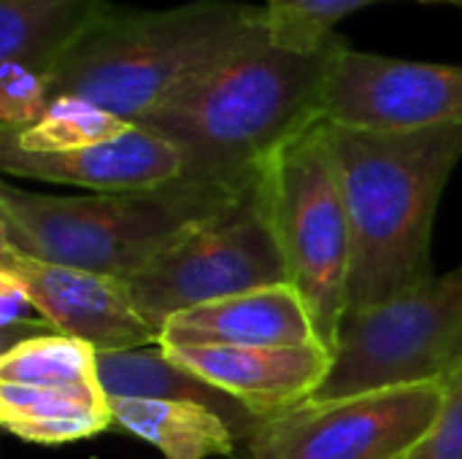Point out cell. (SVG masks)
Segmentation results:
<instances>
[{
    "mask_svg": "<svg viewBox=\"0 0 462 459\" xmlns=\"http://www.w3.org/2000/svg\"><path fill=\"white\" fill-rule=\"evenodd\" d=\"M344 46L333 35L319 51L298 54L265 41L192 78L135 124L181 149L184 176L249 189L287 143L325 122V81Z\"/></svg>",
    "mask_w": 462,
    "mask_h": 459,
    "instance_id": "6da1fadb",
    "label": "cell"
},
{
    "mask_svg": "<svg viewBox=\"0 0 462 459\" xmlns=\"http://www.w3.org/2000/svg\"><path fill=\"white\" fill-rule=\"evenodd\" d=\"M349 227L346 314L387 306L433 279V222L462 160V124L411 133L325 122Z\"/></svg>",
    "mask_w": 462,
    "mask_h": 459,
    "instance_id": "7a4b0ae2",
    "label": "cell"
},
{
    "mask_svg": "<svg viewBox=\"0 0 462 459\" xmlns=\"http://www.w3.org/2000/svg\"><path fill=\"white\" fill-rule=\"evenodd\" d=\"M265 41L268 8L236 0L168 11L108 5L46 78L51 100L81 97L135 124L192 78Z\"/></svg>",
    "mask_w": 462,
    "mask_h": 459,
    "instance_id": "3957f363",
    "label": "cell"
},
{
    "mask_svg": "<svg viewBox=\"0 0 462 459\" xmlns=\"http://www.w3.org/2000/svg\"><path fill=\"white\" fill-rule=\"evenodd\" d=\"M249 189L189 176L143 192L65 197L3 184L0 241L35 260L130 279Z\"/></svg>",
    "mask_w": 462,
    "mask_h": 459,
    "instance_id": "277c9868",
    "label": "cell"
},
{
    "mask_svg": "<svg viewBox=\"0 0 462 459\" xmlns=\"http://www.w3.org/2000/svg\"><path fill=\"white\" fill-rule=\"evenodd\" d=\"M260 184L290 284L306 300L317 333L333 354L346 317L352 227L325 122L287 143Z\"/></svg>",
    "mask_w": 462,
    "mask_h": 459,
    "instance_id": "5b68a950",
    "label": "cell"
},
{
    "mask_svg": "<svg viewBox=\"0 0 462 459\" xmlns=\"http://www.w3.org/2000/svg\"><path fill=\"white\" fill-rule=\"evenodd\" d=\"M462 368V265L420 289L360 314H346L333 363L311 403L374 390L447 384Z\"/></svg>",
    "mask_w": 462,
    "mask_h": 459,
    "instance_id": "8992f818",
    "label": "cell"
},
{
    "mask_svg": "<svg viewBox=\"0 0 462 459\" xmlns=\"http://www.w3.org/2000/svg\"><path fill=\"white\" fill-rule=\"evenodd\" d=\"M125 281L135 308L157 333L181 311L252 289L290 284L263 184L257 181L233 208L184 235Z\"/></svg>",
    "mask_w": 462,
    "mask_h": 459,
    "instance_id": "52a82bcc",
    "label": "cell"
},
{
    "mask_svg": "<svg viewBox=\"0 0 462 459\" xmlns=\"http://www.w3.org/2000/svg\"><path fill=\"white\" fill-rule=\"evenodd\" d=\"M444 400L441 381L306 400L260 422L241 459H403L425 441Z\"/></svg>",
    "mask_w": 462,
    "mask_h": 459,
    "instance_id": "ba28073f",
    "label": "cell"
},
{
    "mask_svg": "<svg viewBox=\"0 0 462 459\" xmlns=\"http://www.w3.org/2000/svg\"><path fill=\"white\" fill-rule=\"evenodd\" d=\"M325 122L411 133L462 124V65H439L355 51L344 46L322 95Z\"/></svg>",
    "mask_w": 462,
    "mask_h": 459,
    "instance_id": "9c48e42d",
    "label": "cell"
},
{
    "mask_svg": "<svg viewBox=\"0 0 462 459\" xmlns=\"http://www.w3.org/2000/svg\"><path fill=\"white\" fill-rule=\"evenodd\" d=\"M0 268L22 281L38 314L60 335L79 338L95 352H130L160 344V333L135 308L125 279L35 260L3 241Z\"/></svg>",
    "mask_w": 462,
    "mask_h": 459,
    "instance_id": "30bf717a",
    "label": "cell"
},
{
    "mask_svg": "<svg viewBox=\"0 0 462 459\" xmlns=\"http://www.w3.org/2000/svg\"><path fill=\"white\" fill-rule=\"evenodd\" d=\"M0 170L5 176L116 195L171 184L184 176L187 160L176 143L135 124L119 138L65 154H27L0 138Z\"/></svg>",
    "mask_w": 462,
    "mask_h": 459,
    "instance_id": "8fae6325",
    "label": "cell"
},
{
    "mask_svg": "<svg viewBox=\"0 0 462 459\" xmlns=\"http://www.w3.org/2000/svg\"><path fill=\"white\" fill-rule=\"evenodd\" d=\"M181 368L222 390L257 419H271L306 403L330 371L333 354L322 346H162Z\"/></svg>",
    "mask_w": 462,
    "mask_h": 459,
    "instance_id": "7c38bea8",
    "label": "cell"
},
{
    "mask_svg": "<svg viewBox=\"0 0 462 459\" xmlns=\"http://www.w3.org/2000/svg\"><path fill=\"white\" fill-rule=\"evenodd\" d=\"M160 346H322L311 311L292 284L252 289L176 314L160 333Z\"/></svg>",
    "mask_w": 462,
    "mask_h": 459,
    "instance_id": "4fadbf2b",
    "label": "cell"
},
{
    "mask_svg": "<svg viewBox=\"0 0 462 459\" xmlns=\"http://www.w3.org/2000/svg\"><path fill=\"white\" fill-rule=\"evenodd\" d=\"M97 381L108 400H179L206 406L233 427L241 446L263 422L238 400L173 363L160 344L130 352H97Z\"/></svg>",
    "mask_w": 462,
    "mask_h": 459,
    "instance_id": "5bb4252c",
    "label": "cell"
},
{
    "mask_svg": "<svg viewBox=\"0 0 462 459\" xmlns=\"http://www.w3.org/2000/svg\"><path fill=\"white\" fill-rule=\"evenodd\" d=\"M108 5V0H0V62H22L46 76Z\"/></svg>",
    "mask_w": 462,
    "mask_h": 459,
    "instance_id": "9a60e30c",
    "label": "cell"
},
{
    "mask_svg": "<svg viewBox=\"0 0 462 459\" xmlns=\"http://www.w3.org/2000/svg\"><path fill=\"white\" fill-rule=\"evenodd\" d=\"M114 422L130 436L152 444L162 459L236 457L233 427L211 409L179 400H111Z\"/></svg>",
    "mask_w": 462,
    "mask_h": 459,
    "instance_id": "2e32d148",
    "label": "cell"
},
{
    "mask_svg": "<svg viewBox=\"0 0 462 459\" xmlns=\"http://www.w3.org/2000/svg\"><path fill=\"white\" fill-rule=\"evenodd\" d=\"M0 384L76 387L97 381V352L70 335L49 333L19 341L0 357Z\"/></svg>",
    "mask_w": 462,
    "mask_h": 459,
    "instance_id": "e0dca14e",
    "label": "cell"
},
{
    "mask_svg": "<svg viewBox=\"0 0 462 459\" xmlns=\"http://www.w3.org/2000/svg\"><path fill=\"white\" fill-rule=\"evenodd\" d=\"M135 124L81 97H54L43 119L22 133H0L27 154H65L125 135Z\"/></svg>",
    "mask_w": 462,
    "mask_h": 459,
    "instance_id": "ac0fdd59",
    "label": "cell"
},
{
    "mask_svg": "<svg viewBox=\"0 0 462 459\" xmlns=\"http://www.w3.org/2000/svg\"><path fill=\"white\" fill-rule=\"evenodd\" d=\"M374 3L382 0H268L265 8H268L271 43L298 54L319 51L336 35L333 32L336 22ZM420 3H449L462 8V0H420Z\"/></svg>",
    "mask_w": 462,
    "mask_h": 459,
    "instance_id": "d6986e66",
    "label": "cell"
},
{
    "mask_svg": "<svg viewBox=\"0 0 462 459\" xmlns=\"http://www.w3.org/2000/svg\"><path fill=\"white\" fill-rule=\"evenodd\" d=\"M106 411H111V400L106 398L100 384H76V387L0 384V422L81 417V414H106Z\"/></svg>",
    "mask_w": 462,
    "mask_h": 459,
    "instance_id": "ffe728a7",
    "label": "cell"
},
{
    "mask_svg": "<svg viewBox=\"0 0 462 459\" xmlns=\"http://www.w3.org/2000/svg\"><path fill=\"white\" fill-rule=\"evenodd\" d=\"M51 106L49 78L22 62H0V133H22Z\"/></svg>",
    "mask_w": 462,
    "mask_h": 459,
    "instance_id": "44dd1931",
    "label": "cell"
},
{
    "mask_svg": "<svg viewBox=\"0 0 462 459\" xmlns=\"http://www.w3.org/2000/svg\"><path fill=\"white\" fill-rule=\"evenodd\" d=\"M114 422V414H81V417H54V419H11L3 422V427L27 441V444H43V446H60L73 444L84 438H95L103 430H108Z\"/></svg>",
    "mask_w": 462,
    "mask_h": 459,
    "instance_id": "7402d4cb",
    "label": "cell"
},
{
    "mask_svg": "<svg viewBox=\"0 0 462 459\" xmlns=\"http://www.w3.org/2000/svg\"><path fill=\"white\" fill-rule=\"evenodd\" d=\"M403 459H462V368L447 381V400L436 425Z\"/></svg>",
    "mask_w": 462,
    "mask_h": 459,
    "instance_id": "603a6c76",
    "label": "cell"
},
{
    "mask_svg": "<svg viewBox=\"0 0 462 459\" xmlns=\"http://www.w3.org/2000/svg\"><path fill=\"white\" fill-rule=\"evenodd\" d=\"M35 330V333H57L35 308L22 281L0 268V330Z\"/></svg>",
    "mask_w": 462,
    "mask_h": 459,
    "instance_id": "cb8c5ba5",
    "label": "cell"
}]
</instances>
